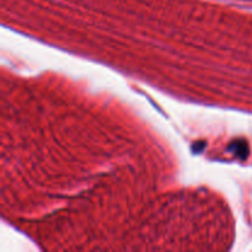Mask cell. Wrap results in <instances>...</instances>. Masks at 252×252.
<instances>
[{
  "label": "cell",
  "mask_w": 252,
  "mask_h": 252,
  "mask_svg": "<svg viewBox=\"0 0 252 252\" xmlns=\"http://www.w3.org/2000/svg\"><path fill=\"white\" fill-rule=\"evenodd\" d=\"M231 147H234V154L235 155L243 158V159H245V158L248 157L249 147H248V143L246 142H240V140H238V142L233 143V145H231Z\"/></svg>",
  "instance_id": "1"
}]
</instances>
